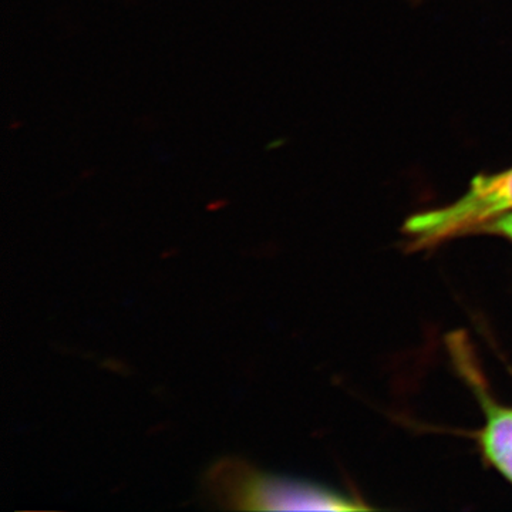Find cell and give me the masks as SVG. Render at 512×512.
Segmentation results:
<instances>
[{
  "label": "cell",
  "mask_w": 512,
  "mask_h": 512,
  "mask_svg": "<svg viewBox=\"0 0 512 512\" xmlns=\"http://www.w3.org/2000/svg\"><path fill=\"white\" fill-rule=\"evenodd\" d=\"M207 488L218 504L231 510L357 511L367 508L316 485L268 476L235 458H225L211 468Z\"/></svg>",
  "instance_id": "6da1fadb"
},
{
  "label": "cell",
  "mask_w": 512,
  "mask_h": 512,
  "mask_svg": "<svg viewBox=\"0 0 512 512\" xmlns=\"http://www.w3.org/2000/svg\"><path fill=\"white\" fill-rule=\"evenodd\" d=\"M481 231L491 232V234H498L501 237L511 239L512 241V212L505 214L497 220L491 221L490 224L481 228Z\"/></svg>",
  "instance_id": "277c9868"
},
{
  "label": "cell",
  "mask_w": 512,
  "mask_h": 512,
  "mask_svg": "<svg viewBox=\"0 0 512 512\" xmlns=\"http://www.w3.org/2000/svg\"><path fill=\"white\" fill-rule=\"evenodd\" d=\"M512 212V168L478 175L463 197L447 207L413 215L403 231L416 248L433 247L447 239L481 231L491 221Z\"/></svg>",
  "instance_id": "7a4b0ae2"
},
{
  "label": "cell",
  "mask_w": 512,
  "mask_h": 512,
  "mask_svg": "<svg viewBox=\"0 0 512 512\" xmlns=\"http://www.w3.org/2000/svg\"><path fill=\"white\" fill-rule=\"evenodd\" d=\"M484 404L485 426L481 446L485 457L512 483V409L500 406L480 394Z\"/></svg>",
  "instance_id": "3957f363"
}]
</instances>
